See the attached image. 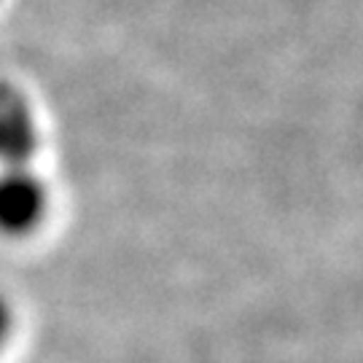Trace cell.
<instances>
[{
    "mask_svg": "<svg viewBox=\"0 0 363 363\" xmlns=\"http://www.w3.org/2000/svg\"><path fill=\"white\" fill-rule=\"evenodd\" d=\"M49 208L46 186L30 167H0V234L35 232Z\"/></svg>",
    "mask_w": 363,
    "mask_h": 363,
    "instance_id": "cell-1",
    "label": "cell"
},
{
    "mask_svg": "<svg viewBox=\"0 0 363 363\" xmlns=\"http://www.w3.org/2000/svg\"><path fill=\"white\" fill-rule=\"evenodd\" d=\"M38 140V121L25 91L0 81V167H30Z\"/></svg>",
    "mask_w": 363,
    "mask_h": 363,
    "instance_id": "cell-2",
    "label": "cell"
},
{
    "mask_svg": "<svg viewBox=\"0 0 363 363\" xmlns=\"http://www.w3.org/2000/svg\"><path fill=\"white\" fill-rule=\"evenodd\" d=\"M11 328H13V315H11V307H9V301L0 296V350L6 347V342L11 337Z\"/></svg>",
    "mask_w": 363,
    "mask_h": 363,
    "instance_id": "cell-3",
    "label": "cell"
}]
</instances>
